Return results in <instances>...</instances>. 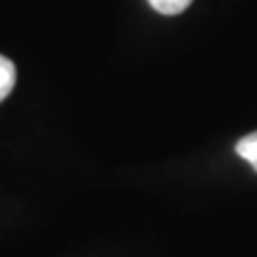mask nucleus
Returning <instances> with one entry per match:
<instances>
[{
  "label": "nucleus",
  "mask_w": 257,
  "mask_h": 257,
  "mask_svg": "<svg viewBox=\"0 0 257 257\" xmlns=\"http://www.w3.org/2000/svg\"><path fill=\"white\" fill-rule=\"evenodd\" d=\"M236 153L257 172V131L240 138L238 143H236Z\"/></svg>",
  "instance_id": "obj_2"
},
{
  "label": "nucleus",
  "mask_w": 257,
  "mask_h": 257,
  "mask_svg": "<svg viewBox=\"0 0 257 257\" xmlns=\"http://www.w3.org/2000/svg\"><path fill=\"white\" fill-rule=\"evenodd\" d=\"M153 8L160 12V15H179L184 12L193 0H148Z\"/></svg>",
  "instance_id": "obj_3"
},
{
  "label": "nucleus",
  "mask_w": 257,
  "mask_h": 257,
  "mask_svg": "<svg viewBox=\"0 0 257 257\" xmlns=\"http://www.w3.org/2000/svg\"><path fill=\"white\" fill-rule=\"evenodd\" d=\"M15 81H17V69H15L12 60H8L5 55H0V102L12 93Z\"/></svg>",
  "instance_id": "obj_1"
}]
</instances>
